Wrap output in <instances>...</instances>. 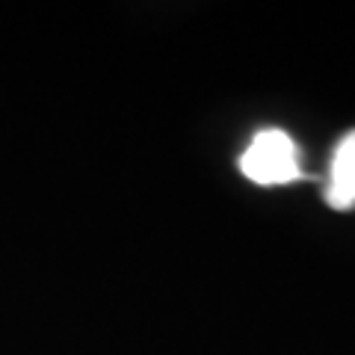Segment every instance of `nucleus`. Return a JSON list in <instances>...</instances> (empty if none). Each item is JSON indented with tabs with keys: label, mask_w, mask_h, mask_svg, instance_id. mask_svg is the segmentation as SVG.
Returning <instances> with one entry per match:
<instances>
[{
	"label": "nucleus",
	"mask_w": 355,
	"mask_h": 355,
	"mask_svg": "<svg viewBox=\"0 0 355 355\" xmlns=\"http://www.w3.org/2000/svg\"><path fill=\"white\" fill-rule=\"evenodd\" d=\"M240 169L252 184L261 187H279L302 178L296 142L279 128H266L254 133V139L240 157Z\"/></svg>",
	"instance_id": "nucleus-1"
},
{
	"label": "nucleus",
	"mask_w": 355,
	"mask_h": 355,
	"mask_svg": "<svg viewBox=\"0 0 355 355\" xmlns=\"http://www.w3.org/2000/svg\"><path fill=\"white\" fill-rule=\"evenodd\" d=\"M326 202L335 210L355 207V130H349L335 148V157L329 166Z\"/></svg>",
	"instance_id": "nucleus-2"
}]
</instances>
